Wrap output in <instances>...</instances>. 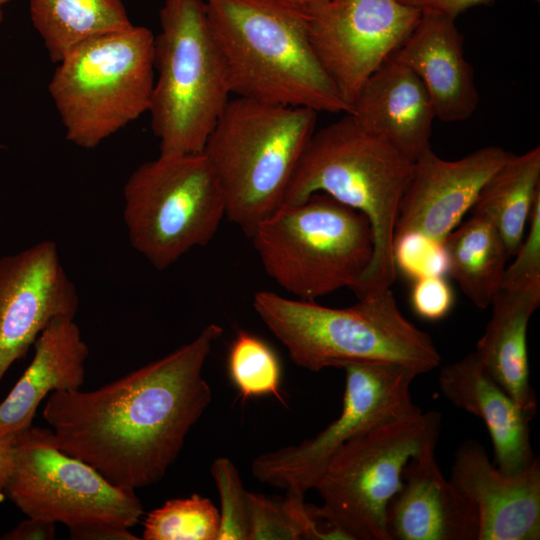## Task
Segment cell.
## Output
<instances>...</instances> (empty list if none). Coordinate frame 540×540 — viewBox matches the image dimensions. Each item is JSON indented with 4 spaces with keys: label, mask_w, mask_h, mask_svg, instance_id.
<instances>
[{
    "label": "cell",
    "mask_w": 540,
    "mask_h": 540,
    "mask_svg": "<svg viewBox=\"0 0 540 540\" xmlns=\"http://www.w3.org/2000/svg\"><path fill=\"white\" fill-rule=\"evenodd\" d=\"M222 333L211 323L192 341L96 390L53 391L42 414L59 449L120 487L160 481L211 403L203 367Z\"/></svg>",
    "instance_id": "obj_1"
},
{
    "label": "cell",
    "mask_w": 540,
    "mask_h": 540,
    "mask_svg": "<svg viewBox=\"0 0 540 540\" xmlns=\"http://www.w3.org/2000/svg\"><path fill=\"white\" fill-rule=\"evenodd\" d=\"M204 2L232 94L317 113H349L310 43L307 8L290 0Z\"/></svg>",
    "instance_id": "obj_2"
},
{
    "label": "cell",
    "mask_w": 540,
    "mask_h": 540,
    "mask_svg": "<svg viewBox=\"0 0 540 540\" xmlns=\"http://www.w3.org/2000/svg\"><path fill=\"white\" fill-rule=\"evenodd\" d=\"M414 162L384 139L362 128L350 114L314 131L283 204H297L324 193L365 215L373 232V255L357 299L391 288L399 205Z\"/></svg>",
    "instance_id": "obj_3"
},
{
    "label": "cell",
    "mask_w": 540,
    "mask_h": 540,
    "mask_svg": "<svg viewBox=\"0 0 540 540\" xmlns=\"http://www.w3.org/2000/svg\"><path fill=\"white\" fill-rule=\"evenodd\" d=\"M253 307L297 366L318 372L353 363H394L426 373L441 357L431 337L408 321L391 289L348 308L258 291Z\"/></svg>",
    "instance_id": "obj_4"
},
{
    "label": "cell",
    "mask_w": 540,
    "mask_h": 540,
    "mask_svg": "<svg viewBox=\"0 0 540 540\" xmlns=\"http://www.w3.org/2000/svg\"><path fill=\"white\" fill-rule=\"evenodd\" d=\"M317 114L236 97L217 120L202 152L219 181L226 218L246 236L283 205Z\"/></svg>",
    "instance_id": "obj_5"
},
{
    "label": "cell",
    "mask_w": 540,
    "mask_h": 540,
    "mask_svg": "<svg viewBox=\"0 0 540 540\" xmlns=\"http://www.w3.org/2000/svg\"><path fill=\"white\" fill-rule=\"evenodd\" d=\"M159 17L152 131L159 154L199 153L231 99L226 66L204 0H165Z\"/></svg>",
    "instance_id": "obj_6"
},
{
    "label": "cell",
    "mask_w": 540,
    "mask_h": 540,
    "mask_svg": "<svg viewBox=\"0 0 540 540\" xmlns=\"http://www.w3.org/2000/svg\"><path fill=\"white\" fill-rule=\"evenodd\" d=\"M249 238L266 274L305 301L354 291L373 255L367 217L324 193L283 204Z\"/></svg>",
    "instance_id": "obj_7"
},
{
    "label": "cell",
    "mask_w": 540,
    "mask_h": 540,
    "mask_svg": "<svg viewBox=\"0 0 540 540\" xmlns=\"http://www.w3.org/2000/svg\"><path fill=\"white\" fill-rule=\"evenodd\" d=\"M154 38L132 24L84 42L57 63L48 89L69 142L94 149L148 112Z\"/></svg>",
    "instance_id": "obj_8"
},
{
    "label": "cell",
    "mask_w": 540,
    "mask_h": 540,
    "mask_svg": "<svg viewBox=\"0 0 540 540\" xmlns=\"http://www.w3.org/2000/svg\"><path fill=\"white\" fill-rule=\"evenodd\" d=\"M441 414L421 410L381 424L351 440L329 462L315 486L322 505L311 511L339 539L389 540L387 507L403 484L409 460L436 445Z\"/></svg>",
    "instance_id": "obj_9"
},
{
    "label": "cell",
    "mask_w": 540,
    "mask_h": 540,
    "mask_svg": "<svg viewBox=\"0 0 540 540\" xmlns=\"http://www.w3.org/2000/svg\"><path fill=\"white\" fill-rule=\"evenodd\" d=\"M123 200L130 244L157 270L207 245L226 217L219 181L203 152L159 154L142 163L128 177Z\"/></svg>",
    "instance_id": "obj_10"
},
{
    "label": "cell",
    "mask_w": 540,
    "mask_h": 540,
    "mask_svg": "<svg viewBox=\"0 0 540 540\" xmlns=\"http://www.w3.org/2000/svg\"><path fill=\"white\" fill-rule=\"evenodd\" d=\"M14 464L3 489L27 517L67 527L103 522L131 528L144 510L135 490L112 484L84 461L61 451L52 430L16 435Z\"/></svg>",
    "instance_id": "obj_11"
},
{
    "label": "cell",
    "mask_w": 540,
    "mask_h": 540,
    "mask_svg": "<svg viewBox=\"0 0 540 540\" xmlns=\"http://www.w3.org/2000/svg\"><path fill=\"white\" fill-rule=\"evenodd\" d=\"M343 369L340 415L313 438L256 457L251 473L259 482L304 496L351 440L421 410L410 393L413 380L420 375L416 370L394 363H353Z\"/></svg>",
    "instance_id": "obj_12"
},
{
    "label": "cell",
    "mask_w": 540,
    "mask_h": 540,
    "mask_svg": "<svg viewBox=\"0 0 540 540\" xmlns=\"http://www.w3.org/2000/svg\"><path fill=\"white\" fill-rule=\"evenodd\" d=\"M307 10L312 48L349 108L370 75L404 43L422 13L398 0H327Z\"/></svg>",
    "instance_id": "obj_13"
},
{
    "label": "cell",
    "mask_w": 540,
    "mask_h": 540,
    "mask_svg": "<svg viewBox=\"0 0 540 540\" xmlns=\"http://www.w3.org/2000/svg\"><path fill=\"white\" fill-rule=\"evenodd\" d=\"M79 296L57 245L41 241L0 258V381L53 321L75 319Z\"/></svg>",
    "instance_id": "obj_14"
},
{
    "label": "cell",
    "mask_w": 540,
    "mask_h": 540,
    "mask_svg": "<svg viewBox=\"0 0 540 540\" xmlns=\"http://www.w3.org/2000/svg\"><path fill=\"white\" fill-rule=\"evenodd\" d=\"M511 154L501 147L487 146L459 160L447 161L431 148L423 152L414 161L402 196L394 238L419 232L443 242L472 209L486 181Z\"/></svg>",
    "instance_id": "obj_15"
},
{
    "label": "cell",
    "mask_w": 540,
    "mask_h": 540,
    "mask_svg": "<svg viewBox=\"0 0 540 540\" xmlns=\"http://www.w3.org/2000/svg\"><path fill=\"white\" fill-rule=\"evenodd\" d=\"M450 481L474 505L478 540L540 539V462L506 474L474 439L457 448Z\"/></svg>",
    "instance_id": "obj_16"
},
{
    "label": "cell",
    "mask_w": 540,
    "mask_h": 540,
    "mask_svg": "<svg viewBox=\"0 0 540 540\" xmlns=\"http://www.w3.org/2000/svg\"><path fill=\"white\" fill-rule=\"evenodd\" d=\"M430 445L403 469L386 513L389 540H478L474 505L443 475Z\"/></svg>",
    "instance_id": "obj_17"
},
{
    "label": "cell",
    "mask_w": 540,
    "mask_h": 540,
    "mask_svg": "<svg viewBox=\"0 0 540 540\" xmlns=\"http://www.w3.org/2000/svg\"><path fill=\"white\" fill-rule=\"evenodd\" d=\"M455 19L422 11L413 31L390 57L420 78L436 118L444 122L468 119L479 102L473 67L464 56L463 37Z\"/></svg>",
    "instance_id": "obj_18"
},
{
    "label": "cell",
    "mask_w": 540,
    "mask_h": 540,
    "mask_svg": "<svg viewBox=\"0 0 540 540\" xmlns=\"http://www.w3.org/2000/svg\"><path fill=\"white\" fill-rule=\"evenodd\" d=\"M347 114L413 162L431 148L436 115L428 91L409 67L392 58L370 75Z\"/></svg>",
    "instance_id": "obj_19"
},
{
    "label": "cell",
    "mask_w": 540,
    "mask_h": 540,
    "mask_svg": "<svg viewBox=\"0 0 540 540\" xmlns=\"http://www.w3.org/2000/svg\"><path fill=\"white\" fill-rule=\"evenodd\" d=\"M442 394L455 407L480 418L492 441L493 463L504 473H518L536 459L530 441V419L490 375L475 352L441 368Z\"/></svg>",
    "instance_id": "obj_20"
},
{
    "label": "cell",
    "mask_w": 540,
    "mask_h": 540,
    "mask_svg": "<svg viewBox=\"0 0 540 540\" xmlns=\"http://www.w3.org/2000/svg\"><path fill=\"white\" fill-rule=\"evenodd\" d=\"M33 346L30 364L0 402V436L31 427L39 404L49 393L78 390L85 381L89 348L75 319L53 321Z\"/></svg>",
    "instance_id": "obj_21"
},
{
    "label": "cell",
    "mask_w": 540,
    "mask_h": 540,
    "mask_svg": "<svg viewBox=\"0 0 540 540\" xmlns=\"http://www.w3.org/2000/svg\"><path fill=\"white\" fill-rule=\"evenodd\" d=\"M490 305L492 315L475 353L490 375L532 420L538 404L529 380L527 329L540 305V284L520 289L500 288Z\"/></svg>",
    "instance_id": "obj_22"
},
{
    "label": "cell",
    "mask_w": 540,
    "mask_h": 540,
    "mask_svg": "<svg viewBox=\"0 0 540 540\" xmlns=\"http://www.w3.org/2000/svg\"><path fill=\"white\" fill-rule=\"evenodd\" d=\"M540 194V147L510 157L486 181L472 207L496 228L508 257L517 252Z\"/></svg>",
    "instance_id": "obj_23"
},
{
    "label": "cell",
    "mask_w": 540,
    "mask_h": 540,
    "mask_svg": "<svg viewBox=\"0 0 540 540\" xmlns=\"http://www.w3.org/2000/svg\"><path fill=\"white\" fill-rule=\"evenodd\" d=\"M29 13L56 64L84 42L133 24L123 0H29Z\"/></svg>",
    "instance_id": "obj_24"
},
{
    "label": "cell",
    "mask_w": 540,
    "mask_h": 540,
    "mask_svg": "<svg viewBox=\"0 0 540 540\" xmlns=\"http://www.w3.org/2000/svg\"><path fill=\"white\" fill-rule=\"evenodd\" d=\"M448 273L479 308H486L500 289L509 259L505 246L491 221L473 215L450 232L443 241Z\"/></svg>",
    "instance_id": "obj_25"
},
{
    "label": "cell",
    "mask_w": 540,
    "mask_h": 540,
    "mask_svg": "<svg viewBox=\"0 0 540 540\" xmlns=\"http://www.w3.org/2000/svg\"><path fill=\"white\" fill-rule=\"evenodd\" d=\"M219 510L206 497L193 494L171 499L148 513L144 540H217Z\"/></svg>",
    "instance_id": "obj_26"
},
{
    "label": "cell",
    "mask_w": 540,
    "mask_h": 540,
    "mask_svg": "<svg viewBox=\"0 0 540 540\" xmlns=\"http://www.w3.org/2000/svg\"><path fill=\"white\" fill-rule=\"evenodd\" d=\"M229 375L243 399L280 393L281 366L273 349L259 337L239 331L228 354Z\"/></svg>",
    "instance_id": "obj_27"
},
{
    "label": "cell",
    "mask_w": 540,
    "mask_h": 540,
    "mask_svg": "<svg viewBox=\"0 0 540 540\" xmlns=\"http://www.w3.org/2000/svg\"><path fill=\"white\" fill-rule=\"evenodd\" d=\"M248 540L305 539L306 509L302 500L287 495L283 502L249 492Z\"/></svg>",
    "instance_id": "obj_28"
},
{
    "label": "cell",
    "mask_w": 540,
    "mask_h": 540,
    "mask_svg": "<svg viewBox=\"0 0 540 540\" xmlns=\"http://www.w3.org/2000/svg\"><path fill=\"white\" fill-rule=\"evenodd\" d=\"M211 475L220 500L217 540H248V491L238 469L229 458L218 457L211 465Z\"/></svg>",
    "instance_id": "obj_29"
},
{
    "label": "cell",
    "mask_w": 540,
    "mask_h": 540,
    "mask_svg": "<svg viewBox=\"0 0 540 540\" xmlns=\"http://www.w3.org/2000/svg\"><path fill=\"white\" fill-rule=\"evenodd\" d=\"M393 256L396 270L415 281L429 276H445L448 259L443 242L419 232H408L394 238Z\"/></svg>",
    "instance_id": "obj_30"
},
{
    "label": "cell",
    "mask_w": 540,
    "mask_h": 540,
    "mask_svg": "<svg viewBox=\"0 0 540 540\" xmlns=\"http://www.w3.org/2000/svg\"><path fill=\"white\" fill-rule=\"evenodd\" d=\"M514 261L505 268L500 288L520 289L540 284V194L536 197Z\"/></svg>",
    "instance_id": "obj_31"
},
{
    "label": "cell",
    "mask_w": 540,
    "mask_h": 540,
    "mask_svg": "<svg viewBox=\"0 0 540 540\" xmlns=\"http://www.w3.org/2000/svg\"><path fill=\"white\" fill-rule=\"evenodd\" d=\"M413 282L410 300L414 312L428 321L446 317L453 307L454 294L444 276H429Z\"/></svg>",
    "instance_id": "obj_32"
},
{
    "label": "cell",
    "mask_w": 540,
    "mask_h": 540,
    "mask_svg": "<svg viewBox=\"0 0 540 540\" xmlns=\"http://www.w3.org/2000/svg\"><path fill=\"white\" fill-rule=\"evenodd\" d=\"M74 540H138L126 527L103 522H88L68 527Z\"/></svg>",
    "instance_id": "obj_33"
},
{
    "label": "cell",
    "mask_w": 540,
    "mask_h": 540,
    "mask_svg": "<svg viewBox=\"0 0 540 540\" xmlns=\"http://www.w3.org/2000/svg\"><path fill=\"white\" fill-rule=\"evenodd\" d=\"M56 535L55 523L41 519L27 517L14 529L4 534L3 540H52Z\"/></svg>",
    "instance_id": "obj_34"
},
{
    "label": "cell",
    "mask_w": 540,
    "mask_h": 540,
    "mask_svg": "<svg viewBox=\"0 0 540 540\" xmlns=\"http://www.w3.org/2000/svg\"><path fill=\"white\" fill-rule=\"evenodd\" d=\"M490 1L492 0H408L407 5L421 11L440 12L456 18L467 9ZM533 1L539 2L540 0Z\"/></svg>",
    "instance_id": "obj_35"
},
{
    "label": "cell",
    "mask_w": 540,
    "mask_h": 540,
    "mask_svg": "<svg viewBox=\"0 0 540 540\" xmlns=\"http://www.w3.org/2000/svg\"><path fill=\"white\" fill-rule=\"evenodd\" d=\"M16 435L0 436V491H3L13 468Z\"/></svg>",
    "instance_id": "obj_36"
},
{
    "label": "cell",
    "mask_w": 540,
    "mask_h": 540,
    "mask_svg": "<svg viewBox=\"0 0 540 540\" xmlns=\"http://www.w3.org/2000/svg\"><path fill=\"white\" fill-rule=\"evenodd\" d=\"M305 8H309V7H312V6H315V5H318L320 3H323L327 0H291Z\"/></svg>",
    "instance_id": "obj_37"
},
{
    "label": "cell",
    "mask_w": 540,
    "mask_h": 540,
    "mask_svg": "<svg viewBox=\"0 0 540 540\" xmlns=\"http://www.w3.org/2000/svg\"><path fill=\"white\" fill-rule=\"evenodd\" d=\"M3 7H4V4L2 3V0H0V25L3 21Z\"/></svg>",
    "instance_id": "obj_38"
},
{
    "label": "cell",
    "mask_w": 540,
    "mask_h": 540,
    "mask_svg": "<svg viewBox=\"0 0 540 540\" xmlns=\"http://www.w3.org/2000/svg\"><path fill=\"white\" fill-rule=\"evenodd\" d=\"M10 1H11V0H2V3H3L4 5H6V4L9 3Z\"/></svg>",
    "instance_id": "obj_39"
},
{
    "label": "cell",
    "mask_w": 540,
    "mask_h": 540,
    "mask_svg": "<svg viewBox=\"0 0 540 540\" xmlns=\"http://www.w3.org/2000/svg\"><path fill=\"white\" fill-rule=\"evenodd\" d=\"M398 1L401 2V3L407 4L408 0H398Z\"/></svg>",
    "instance_id": "obj_40"
},
{
    "label": "cell",
    "mask_w": 540,
    "mask_h": 540,
    "mask_svg": "<svg viewBox=\"0 0 540 540\" xmlns=\"http://www.w3.org/2000/svg\"><path fill=\"white\" fill-rule=\"evenodd\" d=\"M291 1V0H290ZM293 2V1H292Z\"/></svg>",
    "instance_id": "obj_41"
}]
</instances>
